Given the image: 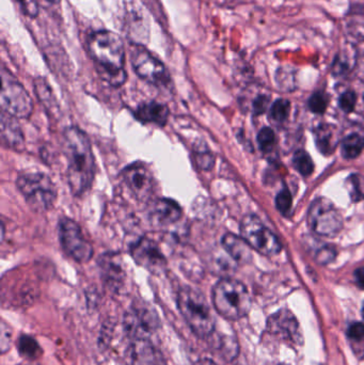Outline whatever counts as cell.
I'll return each mask as SVG.
<instances>
[{
	"label": "cell",
	"mask_w": 364,
	"mask_h": 365,
	"mask_svg": "<svg viewBox=\"0 0 364 365\" xmlns=\"http://www.w3.org/2000/svg\"><path fill=\"white\" fill-rule=\"evenodd\" d=\"M87 48L100 76L113 87H120L126 81L125 46L115 32L100 30L90 34Z\"/></svg>",
	"instance_id": "cell-1"
},
{
	"label": "cell",
	"mask_w": 364,
	"mask_h": 365,
	"mask_svg": "<svg viewBox=\"0 0 364 365\" xmlns=\"http://www.w3.org/2000/svg\"><path fill=\"white\" fill-rule=\"evenodd\" d=\"M63 151L68 160V180L75 195L87 192L94 180L93 152L87 135L78 128H66L63 134Z\"/></svg>",
	"instance_id": "cell-2"
},
{
	"label": "cell",
	"mask_w": 364,
	"mask_h": 365,
	"mask_svg": "<svg viewBox=\"0 0 364 365\" xmlns=\"http://www.w3.org/2000/svg\"><path fill=\"white\" fill-rule=\"evenodd\" d=\"M177 308L199 339H209L215 332L216 319L213 311L199 289L182 287L177 294Z\"/></svg>",
	"instance_id": "cell-3"
},
{
	"label": "cell",
	"mask_w": 364,
	"mask_h": 365,
	"mask_svg": "<svg viewBox=\"0 0 364 365\" xmlns=\"http://www.w3.org/2000/svg\"><path fill=\"white\" fill-rule=\"evenodd\" d=\"M212 299L216 312L228 321L244 319L251 309V296L247 287L232 278H222L216 283Z\"/></svg>",
	"instance_id": "cell-4"
},
{
	"label": "cell",
	"mask_w": 364,
	"mask_h": 365,
	"mask_svg": "<svg viewBox=\"0 0 364 365\" xmlns=\"http://www.w3.org/2000/svg\"><path fill=\"white\" fill-rule=\"evenodd\" d=\"M16 186L28 205L38 212L51 210L57 200V189L51 178L44 173L19 175Z\"/></svg>",
	"instance_id": "cell-5"
},
{
	"label": "cell",
	"mask_w": 364,
	"mask_h": 365,
	"mask_svg": "<svg viewBox=\"0 0 364 365\" xmlns=\"http://www.w3.org/2000/svg\"><path fill=\"white\" fill-rule=\"evenodd\" d=\"M308 223L313 233L324 237H336L343 229L341 212L326 197H318L311 204Z\"/></svg>",
	"instance_id": "cell-6"
},
{
	"label": "cell",
	"mask_w": 364,
	"mask_h": 365,
	"mask_svg": "<svg viewBox=\"0 0 364 365\" xmlns=\"http://www.w3.org/2000/svg\"><path fill=\"white\" fill-rule=\"evenodd\" d=\"M241 235L254 250L266 257L279 255L281 242L256 215H247L241 223Z\"/></svg>",
	"instance_id": "cell-7"
},
{
	"label": "cell",
	"mask_w": 364,
	"mask_h": 365,
	"mask_svg": "<svg viewBox=\"0 0 364 365\" xmlns=\"http://www.w3.org/2000/svg\"><path fill=\"white\" fill-rule=\"evenodd\" d=\"M1 94L0 106L1 111L17 118L26 119L32 113V101L25 88L6 70L1 73Z\"/></svg>",
	"instance_id": "cell-8"
},
{
	"label": "cell",
	"mask_w": 364,
	"mask_h": 365,
	"mask_svg": "<svg viewBox=\"0 0 364 365\" xmlns=\"http://www.w3.org/2000/svg\"><path fill=\"white\" fill-rule=\"evenodd\" d=\"M160 327V319L155 309L147 304L132 306L123 317V330L132 340H150Z\"/></svg>",
	"instance_id": "cell-9"
},
{
	"label": "cell",
	"mask_w": 364,
	"mask_h": 365,
	"mask_svg": "<svg viewBox=\"0 0 364 365\" xmlns=\"http://www.w3.org/2000/svg\"><path fill=\"white\" fill-rule=\"evenodd\" d=\"M132 66L135 73L143 81L160 88L170 86L168 70L160 59L152 55L143 45L137 44L132 51Z\"/></svg>",
	"instance_id": "cell-10"
},
{
	"label": "cell",
	"mask_w": 364,
	"mask_h": 365,
	"mask_svg": "<svg viewBox=\"0 0 364 365\" xmlns=\"http://www.w3.org/2000/svg\"><path fill=\"white\" fill-rule=\"evenodd\" d=\"M59 238L66 255L78 262L85 263L93 257V247L85 237L78 223L72 219L62 218L59 221Z\"/></svg>",
	"instance_id": "cell-11"
},
{
	"label": "cell",
	"mask_w": 364,
	"mask_h": 365,
	"mask_svg": "<svg viewBox=\"0 0 364 365\" xmlns=\"http://www.w3.org/2000/svg\"><path fill=\"white\" fill-rule=\"evenodd\" d=\"M266 332L279 341L294 346L303 344V331L295 315L290 310L282 309L271 315L267 321Z\"/></svg>",
	"instance_id": "cell-12"
},
{
	"label": "cell",
	"mask_w": 364,
	"mask_h": 365,
	"mask_svg": "<svg viewBox=\"0 0 364 365\" xmlns=\"http://www.w3.org/2000/svg\"><path fill=\"white\" fill-rule=\"evenodd\" d=\"M124 182L135 197L139 201H147L154 192V177L145 165H130L122 173Z\"/></svg>",
	"instance_id": "cell-13"
},
{
	"label": "cell",
	"mask_w": 364,
	"mask_h": 365,
	"mask_svg": "<svg viewBox=\"0 0 364 365\" xmlns=\"http://www.w3.org/2000/svg\"><path fill=\"white\" fill-rule=\"evenodd\" d=\"M130 255L138 265L142 266L153 274L162 272L166 267L164 255L155 242L149 238L143 237L137 240L130 247Z\"/></svg>",
	"instance_id": "cell-14"
},
{
	"label": "cell",
	"mask_w": 364,
	"mask_h": 365,
	"mask_svg": "<svg viewBox=\"0 0 364 365\" xmlns=\"http://www.w3.org/2000/svg\"><path fill=\"white\" fill-rule=\"evenodd\" d=\"M149 219L152 225L168 227L175 225L182 218V208L171 199H157L149 205Z\"/></svg>",
	"instance_id": "cell-15"
},
{
	"label": "cell",
	"mask_w": 364,
	"mask_h": 365,
	"mask_svg": "<svg viewBox=\"0 0 364 365\" xmlns=\"http://www.w3.org/2000/svg\"><path fill=\"white\" fill-rule=\"evenodd\" d=\"M158 355L151 341H130L128 349L124 351V364L125 365H156Z\"/></svg>",
	"instance_id": "cell-16"
},
{
	"label": "cell",
	"mask_w": 364,
	"mask_h": 365,
	"mask_svg": "<svg viewBox=\"0 0 364 365\" xmlns=\"http://www.w3.org/2000/svg\"><path fill=\"white\" fill-rule=\"evenodd\" d=\"M17 118L1 111L0 117V135L4 145L13 150H21L25 145L23 132Z\"/></svg>",
	"instance_id": "cell-17"
},
{
	"label": "cell",
	"mask_w": 364,
	"mask_h": 365,
	"mask_svg": "<svg viewBox=\"0 0 364 365\" xmlns=\"http://www.w3.org/2000/svg\"><path fill=\"white\" fill-rule=\"evenodd\" d=\"M222 247L233 261L239 265H246L252 259L251 247L243 237L228 233L222 237Z\"/></svg>",
	"instance_id": "cell-18"
},
{
	"label": "cell",
	"mask_w": 364,
	"mask_h": 365,
	"mask_svg": "<svg viewBox=\"0 0 364 365\" xmlns=\"http://www.w3.org/2000/svg\"><path fill=\"white\" fill-rule=\"evenodd\" d=\"M135 115L137 119L143 123H154L164 126L168 121L169 109L166 105L160 103H145L137 108Z\"/></svg>",
	"instance_id": "cell-19"
},
{
	"label": "cell",
	"mask_w": 364,
	"mask_h": 365,
	"mask_svg": "<svg viewBox=\"0 0 364 365\" xmlns=\"http://www.w3.org/2000/svg\"><path fill=\"white\" fill-rule=\"evenodd\" d=\"M316 145L324 155H331L339 145V133L331 124H323L314 132Z\"/></svg>",
	"instance_id": "cell-20"
},
{
	"label": "cell",
	"mask_w": 364,
	"mask_h": 365,
	"mask_svg": "<svg viewBox=\"0 0 364 365\" xmlns=\"http://www.w3.org/2000/svg\"><path fill=\"white\" fill-rule=\"evenodd\" d=\"M100 269H102L103 277L107 283L110 285H119L124 278L123 268L121 265V259L117 255H104L100 259Z\"/></svg>",
	"instance_id": "cell-21"
},
{
	"label": "cell",
	"mask_w": 364,
	"mask_h": 365,
	"mask_svg": "<svg viewBox=\"0 0 364 365\" xmlns=\"http://www.w3.org/2000/svg\"><path fill=\"white\" fill-rule=\"evenodd\" d=\"M356 60V49L350 45H345L338 51L331 66V73L337 77L345 76L354 68Z\"/></svg>",
	"instance_id": "cell-22"
},
{
	"label": "cell",
	"mask_w": 364,
	"mask_h": 365,
	"mask_svg": "<svg viewBox=\"0 0 364 365\" xmlns=\"http://www.w3.org/2000/svg\"><path fill=\"white\" fill-rule=\"evenodd\" d=\"M346 338L354 355L359 360L364 359V324L354 323L348 326Z\"/></svg>",
	"instance_id": "cell-23"
},
{
	"label": "cell",
	"mask_w": 364,
	"mask_h": 365,
	"mask_svg": "<svg viewBox=\"0 0 364 365\" xmlns=\"http://www.w3.org/2000/svg\"><path fill=\"white\" fill-rule=\"evenodd\" d=\"M364 137L358 133H352L342 140L341 154L346 160H354L363 153Z\"/></svg>",
	"instance_id": "cell-24"
},
{
	"label": "cell",
	"mask_w": 364,
	"mask_h": 365,
	"mask_svg": "<svg viewBox=\"0 0 364 365\" xmlns=\"http://www.w3.org/2000/svg\"><path fill=\"white\" fill-rule=\"evenodd\" d=\"M19 355L27 360H36L42 356L43 351L36 339L30 336H21L17 341Z\"/></svg>",
	"instance_id": "cell-25"
},
{
	"label": "cell",
	"mask_w": 364,
	"mask_h": 365,
	"mask_svg": "<svg viewBox=\"0 0 364 365\" xmlns=\"http://www.w3.org/2000/svg\"><path fill=\"white\" fill-rule=\"evenodd\" d=\"M36 91L38 100L46 107L47 110L53 113H55V109H58L57 104H56V100L53 98L51 88L48 87L44 79H38L36 81Z\"/></svg>",
	"instance_id": "cell-26"
},
{
	"label": "cell",
	"mask_w": 364,
	"mask_h": 365,
	"mask_svg": "<svg viewBox=\"0 0 364 365\" xmlns=\"http://www.w3.org/2000/svg\"><path fill=\"white\" fill-rule=\"evenodd\" d=\"M293 165L294 168L301 173L303 177H309L314 170V164L309 154L303 150L295 152L293 156Z\"/></svg>",
	"instance_id": "cell-27"
},
{
	"label": "cell",
	"mask_w": 364,
	"mask_h": 365,
	"mask_svg": "<svg viewBox=\"0 0 364 365\" xmlns=\"http://www.w3.org/2000/svg\"><path fill=\"white\" fill-rule=\"evenodd\" d=\"M346 187L353 202H360L364 199V178L360 175H352L346 180Z\"/></svg>",
	"instance_id": "cell-28"
},
{
	"label": "cell",
	"mask_w": 364,
	"mask_h": 365,
	"mask_svg": "<svg viewBox=\"0 0 364 365\" xmlns=\"http://www.w3.org/2000/svg\"><path fill=\"white\" fill-rule=\"evenodd\" d=\"M291 111V103L284 98L276 101L271 107V118L276 123H284L288 118Z\"/></svg>",
	"instance_id": "cell-29"
},
{
	"label": "cell",
	"mask_w": 364,
	"mask_h": 365,
	"mask_svg": "<svg viewBox=\"0 0 364 365\" xmlns=\"http://www.w3.org/2000/svg\"><path fill=\"white\" fill-rule=\"evenodd\" d=\"M329 98L324 92H316L310 98L308 105L310 110L316 115H323L328 107Z\"/></svg>",
	"instance_id": "cell-30"
},
{
	"label": "cell",
	"mask_w": 364,
	"mask_h": 365,
	"mask_svg": "<svg viewBox=\"0 0 364 365\" xmlns=\"http://www.w3.org/2000/svg\"><path fill=\"white\" fill-rule=\"evenodd\" d=\"M258 143L263 152H269L276 145V135L274 130L269 128H264L260 130L258 135Z\"/></svg>",
	"instance_id": "cell-31"
},
{
	"label": "cell",
	"mask_w": 364,
	"mask_h": 365,
	"mask_svg": "<svg viewBox=\"0 0 364 365\" xmlns=\"http://www.w3.org/2000/svg\"><path fill=\"white\" fill-rule=\"evenodd\" d=\"M293 197L288 188H284L276 197V206L282 215L286 216L292 208Z\"/></svg>",
	"instance_id": "cell-32"
},
{
	"label": "cell",
	"mask_w": 364,
	"mask_h": 365,
	"mask_svg": "<svg viewBox=\"0 0 364 365\" xmlns=\"http://www.w3.org/2000/svg\"><path fill=\"white\" fill-rule=\"evenodd\" d=\"M337 257V250L333 247L325 246L316 252V262L321 265H328L333 263Z\"/></svg>",
	"instance_id": "cell-33"
},
{
	"label": "cell",
	"mask_w": 364,
	"mask_h": 365,
	"mask_svg": "<svg viewBox=\"0 0 364 365\" xmlns=\"http://www.w3.org/2000/svg\"><path fill=\"white\" fill-rule=\"evenodd\" d=\"M214 156L209 150H199L196 153V163L202 170H209L214 166Z\"/></svg>",
	"instance_id": "cell-34"
},
{
	"label": "cell",
	"mask_w": 364,
	"mask_h": 365,
	"mask_svg": "<svg viewBox=\"0 0 364 365\" xmlns=\"http://www.w3.org/2000/svg\"><path fill=\"white\" fill-rule=\"evenodd\" d=\"M356 102L357 96L355 92H344L339 98L340 108H341L344 113H352L355 109V106H356Z\"/></svg>",
	"instance_id": "cell-35"
},
{
	"label": "cell",
	"mask_w": 364,
	"mask_h": 365,
	"mask_svg": "<svg viewBox=\"0 0 364 365\" xmlns=\"http://www.w3.org/2000/svg\"><path fill=\"white\" fill-rule=\"evenodd\" d=\"M269 103H271V96H265V94L256 96V100L254 101V106H252L254 115H263L269 109Z\"/></svg>",
	"instance_id": "cell-36"
},
{
	"label": "cell",
	"mask_w": 364,
	"mask_h": 365,
	"mask_svg": "<svg viewBox=\"0 0 364 365\" xmlns=\"http://www.w3.org/2000/svg\"><path fill=\"white\" fill-rule=\"evenodd\" d=\"M12 343V331L6 324H1V336H0V349L1 354H6L10 349Z\"/></svg>",
	"instance_id": "cell-37"
},
{
	"label": "cell",
	"mask_w": 364,
	"mask_h": 365,
	"mask_svg": "<svg viewBox=\"0 0 364 365\" xmlns=\"http://www.w3.org/2000/svg\"><path fill=\"white\" fill-rule=\"evenodd\" d=\"M16 1L19 2L25 14L29 15L30 17H36L38 15V4L33 0H16Z\"/></svg>",
	"instance_id": "cell-38"
},
{
	"label": "cell",
	"mask_w": 364,
	"mask_h": 365,
	"mask_svg": "<svg viewBox=\"0 0 364 365\" xmlns=\"http://www.w3.org/2000/svg\"><path fill=\"white\" fill-rule=\"evenodd\" d=\"M357 285L364 289V267H359L354 274Z\"/></svg>",
	"instance_id": "cell-39"
},
{
	"label": "cell",
	"mask_w": 364,
	"mask_h": 365,
	"mask_svg": "<svg viewBox=\"0 0 364 365\" xmlns=\"http://www.w3.org/2000/svg\"><path fill=\"white\" fill-rule=\"evenodd\" d=\"M194 365H218L216 362H214L212 359H207V358H204V359H200L199 361L196 362Z\"/></svg>",
	"instance_id": "cell-40"
},
{
	"label": "cell",
	"mask_w": 364,
	"mask_h": 365,
	"mask_svg": "<svg viewBox=\"0 0 364 365\" xmlns=\"http://www.w3.org/2000/svg\"><path fill=\"white\" fill-rule=\"evenodd\" d=\"M156 365H167L166 362L164 361V359H162V357H160V355H158V359H157V364Z\"/></svg>",
	"instance_id": "cell-41"
},
{
	"label": "cell",
	"mask_w": 364,
	"mask_h": 365,
	"mask_svg": "<svg viewBox=\"0 0 364 365\" xmlns=\"http://www.w3.org/2000/svg\"><path fill=\"white\" fill-rule=\"evenodd\" d=\"M46 1L51 2V4H59L61 0H46Z\"/></svg>",
	"instance_id": "cell-42"
},
{
	"label": "cell",
	"mask_w": 364,
	"mask_h": 365,
	"mask_svg": "<svg viewBox=\"0 0 364 365\" xmlns=\"http://www.w3.org/2000/svg\"><path fill=\"white\" fill-rule=\"evenodd\" d=\"M363 319H364V304H363Z\"/></svg>",
	"instance_id": "cell-43"
},
{
	"label": "cell",
	"mask_w": 364,
	"mask_h": 365,
	"mask_svg": "<svg viewBox=\"0 0 364 365\" xmlns=\"http://www.w3.org/2000/svg\"><path fill=\"white\" fill-rule=\"evenodd\" d=\"M279 365H288V364H279Z\"/></svg>",
	"instance_id": "cell-44"
},
{
	"label": "cell",
	"mask_w": 364,
	"mask_h": 365,
	"mask_svg": "<svg viewBox=\"0 0 364 365\" xmlns=\"http://www.w3.org/2000/svg\"><path fill=\"white\" fill-rule=\"evenodd\" d=\"M363 101H364V94H363Z\"/></svg>",
	"instance_id": "cell-45"
}]
</instances>
